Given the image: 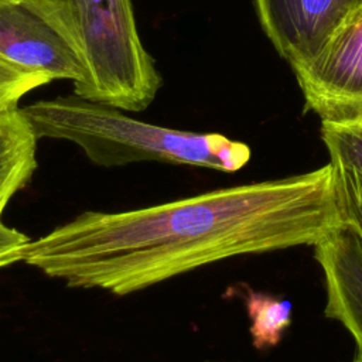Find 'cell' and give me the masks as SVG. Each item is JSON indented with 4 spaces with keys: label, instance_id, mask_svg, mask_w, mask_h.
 I'll return each mask as SVG.
<instances>
[{
    "label": "cell",
    "instance_id": "7a4b0ae2",
    "mask_svg": "<svg viewBox=\"0 0 362 362\" xmlns=\"http://www.w3.org/2000/svg\"><path fill=\"white\" fill-rule=\"evenodd\" d=\"M21 110L38 140L71 141L102 167L161 161L233 173L250 160L247 144L223 134L146 123L75 93L37 100Z\"/></svg>",
    "mask_w": 362,
    "mask_h": 362
},
{
    "label": "cell",
    "instance_id": "4fadbf2b",
    "mask_svg": "<svg viewBox=\"0 0 362 362\" xmlns=\"http://www.w3.org/2000/svg\"><path fill=\"white\" fill-rule=\"evenodd\" d=\"M31 239L0 221V270L23 262V250Z\"/></svg>",
    "mask_w": 362,
    "mask_h": 362
},
{
    "label": "cell",
    "instance_id": "6da1fadb",
    "mask_svg": "<svg viewBox=\"0 0 362 362\" xmlns=\"http://www.w3.org/2000/svg\"><path fill=\"white\" fill-rule=\"evenodd\" d=\"M342 225L328 163L139 209L86 211L30 240L23 262L68 287L126 296L223 259L314 246Z\"/></svg>",
    "mask_w": 362,
    "mask_h": 362
},
{
    "label": "cell",
    "instance_id": "7c38bea8",
    "mask_svg": "<svg viewBox=\"0 0 362 362\" xmlns=\"http://www.w3.org/2000/svg\"><path fill=\"white\" fill-rule=\"evenodd\" d=\"M49 82L45 75L20 71L0 59V113L18 107L27 93Z\"/></svg>",
    "mask_w": 362,
    "mask_h": 362
},
{
    "label": "cell",
    "instance_id": "5b68a950",
    "mask_svg": "<svg viewBox=\"0 0 362 362\" xmlns=\"http://www.w3.org/2000/svg\"><path fill=\"white\" fill-rule=\"evenodd\" d=\"M260 25L293 71L308 65L362 0H255Z\"/></svg>",
    "mask_w": 362,
    "mask_h": 362
},
{
    "label": "cell",
    "instance_id": "5bb4252c",
    "mask_svg": "<svg viewBox=\"0 0 362 362\" xmlns=\"http://www.w3.org/2000/svg\"><path fill=\"white\" fill-rule=\"evenodd\" d=\"M354 362H359V361H354Z\"/></svg>",
    "mask_w": 362,
    "mask_h": 362
},
{
    "label": "cell",
    "instance_id": "277c9868",
    "mask_svg": "<svg viewBox=\"0 0 362 362\" xmlns=\"http://www.w3.org/2000/svg\"><path fill=\"white\" fill-rule=\"evenodd\" d=\"M305 110L321 122L362 119V10L349 18L322 51L294 71Z\"/></svg>",
    "mask_w": 362,
    "mask_h": 362
},
{
    "label": "cell",
    "instance_id": "8992f818",
    "mask_svg": "<svg viewBox=\"0 0 362 362\" xmlns=\"http://www.w3.org/2000/svg\"><path fill=\"white\" fill-rule=\"evenodd\" d=\"M0 59L51 81H71L74 92L86 76L72 47L27 0H0Z\"/></svg>",
    "mask_w": 362,
    "mask_h": 362
},
{
    "label": "cell",
    "instance_id": "8fae6325",
    "mask_svg": "<svg viewBox=\"0 0 362 362\" xmlns=\"http://www.w3.org/2000/svg\"><path fill=\"white\" fill-rule=\"evenodd\" d=\"M332 165L335 167L337 192L344 223L362 239V174L348 167Z\"/></svg>",
    "mask_w": 362,
    "mask_h": 362
},
{
    "label": "cell",
    "instance_id": "52a82bcc",
    "mask_svg": "<svg viewBox=\"0 0 362 362\" xmlns=\"http://www.w3.org/2000/svg\"><path fill=\"white\" fill-rule=\"evenodd\" d=\"M314 247L324 276V314L351 334L356 345L355 361L362 362V239L344 223Z\"/></svg>",
    "mask_w": 362,
    "mask_h": 362
},
{
    "label": "cell",
    "instance_id": "9c48e42d",
    "mask_svg": "<svg viewBox=\"0 0 362 362\" xmlns=\"http://www.w3.org/2000/svg\"><path fill=\"white\" fill-rule=\"evenodd\" d=\"M246 308L252 321L250 334L255 346L276 345L290 324L291 304L286 300H276L266 294L250 291L246 298Z\"/></svg>",
    "mask_w": 362,
    "mask_h": 362
},
{
    "label": "cell",
    "instance_id": "3957f363",
    "mask_svg": "<svg viewBox=\"0 0 362 362\" xmlns=\"http://www.w3.org/2000/svg\"><path fill=\"white\" fill-rule=\"evenodd\" d=\"M72 47L85 68L75 95L124 112L148 107L163 85L144 48L132 0H27Z\"/></svg>",
    "mask_w": 362,
    "mask_h": 362
},
{
    "label": "cell",
    "instance_id": "30bf717a",
    "mask_svg": "<svg viewBox=\"0 0 362 362\" xmlns=\"http://www.w3.org/2000/svg\"><path fill=\"white\" fill-rule=\"evenodd\" d=\"M321 139L332 164L362 174V119L321 122Z\"/></svg>",
    "mask_w": 362,
    "mask_h": 362
},
{
    "label": "cell",
    "instance_id": "ba28073f",
    "mask_svg": "<svg viewBox=\"0 0 362 362\" xmlns=\"http://www.w3.org/2000/svg\"><path fill=\"white\" fill-rule=\"evenodd\" d=\"M37 141L21 107L0 113V221L10 199L37 168Z\"/></svg>",
    "mask_w": 362,
    "mask_h": 362
}]
</instances>
